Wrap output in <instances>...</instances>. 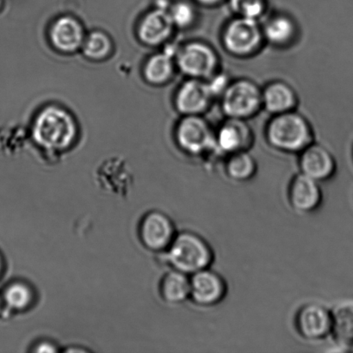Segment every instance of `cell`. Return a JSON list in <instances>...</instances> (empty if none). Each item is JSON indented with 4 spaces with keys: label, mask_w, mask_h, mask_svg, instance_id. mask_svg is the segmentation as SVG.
<instances>
[{
    "label": "cell",
    "mask_w": 353,
    "mask_h": 353,
    "mask_svg": "<svg viewBox=\"0 0 353 353\" xmlns=\"http://www.w3.org/2000/svg\"><path fill=\"white\" fill-rule=\"evenodd\" d=\"M261 26L266 46L278 50L295 47L302 32L296 17L282 10H270Z\"/></svg>",
    "instance_id": "obj_11"
},
{
    "label": "cell",
    "mask_w": 353,
    "mask_h": 353,
    "mask_svg": "<svg viewBox=\"0 0 353 353\" xmlns=\"http://www.w3.org/2000/svg\"><path fill=\"white\" fill-rule=\"evenodd\" d=\"M352 352H353V351H352Z\"/></svg>",
    "instance_id": "obj_32"
},
{
    "label": "cell",
    "mask_w": 353,
    "mask_h": 353,
    "mask_svg": "<svg viewBox=\"0 0 353 353\" xmlns=\"http://www.w3.org/2000/svg\"><path fill=\"white\" fill-rule=\"evenodd\" d=\"M333 326L331 339L343 352L353 351V303L339 304L332 309Z\"/></svg>",
    "instance_id": "obj_19"
},
{
    "label": "cell",
    "mask_w": 353,
    "mask_h": 353,
    "mask_svg": "<svg viewBox=\"0 0 353 353\" xmlns=\"http://www.w3.org/2000/svg\"><path fill=\"white\" fill-rule=\"evenodd\" d=\"M2 304H3L2 299H0V310H1Z\"/></svg>",
    "instance_id": "obj_30"
},
{
    "label": "cell",
    "mask_w": 353,
    "mask_h": 353,
    "mask_svg": "<svg viewBox=\"0 0 353 353\" xmlns=\"http://www.w3.org/2000/svg\"><path fill=\"white\" fill-rule=\"evenodd\" d=\"M190 276L170 269L162 276L160 294L168 305H183L190 301Z\"/></svg>",
    "instance_id": "obj_20"
},
{
    "label": "cell",
    "mask_w": 353,
    "mask_h": 353,
    "mask_svg": "<svg viewBox=\"0 0 353 353\" xmlns=\"http://www.w3.org/2000/svg\"><path fill=\"white\" fill-rule=\"evenodd\" d=\"M170 269L192 275L212 268L216 254L202 234L192 230L178 232L167 251L162 254Z\"/></svg>",
    "instance_id": "obj_2"
},
{
    "label": "cell",
    "mask_w": 353,
    "mask_h": 353,
    "mask_svg": "<svg viewBox=\"0 0 353 353\" xmlns=\"http://www.w3.org/2000/svg\"><path fill=\"white\" fill-rule=\"evenodd\" d=\"M296 157L299 172L317 182L330 181L336 174V158L330 148L316 141L304 148Z\"/></svg>",
    "instance_id": "obj_15"
},
{
    "label": "cell",
    "mask_w": 353,
    "mask_h": 353,
    "mask_svg": "<svg viewBox=\"0 0 353 353\" xmlns=\"http://www.w3.org/2000/svg\"><path fill=\"white\" fill-rule=\"evenodd\" d=\"M176 68L186 78L209 81L223 70L219 52L203 39H193L176 48Z\"/></svg>",
    "instance_id": "obj_5"
},
{
    "label": "cell",
    "mask_w": 353,
    "mask_h": 353,
    "mask_svg": "<svg viewBox=\"0 0 353 353\" xmlns=\"http://www.w3.org/2000/svg\"><path fill=\"white\" fill-rule=\"evenodd\" d=\"M176 48L174 50L163 52V53L154 55L148 61L145 68V75L148 81L154 84H163L172 77L174 74Z\"/></svg>",
    "instance_id": "obj_23"
},
{
    "label": "cell",
    "mask_w": 353,
    "mask_h": 353,
    "mask_svg": "<svg viewBox=\"0 0 353 353\" xmlns=\"http://www.w3.org/2000/svg\"><path fill=\"white\" fill-rule=\"evenodd\" d=\"M232 16L261 21L270 12L269 0H227Z\"/></svg>",
    "instance_id": "obj_24"
},
{
    "label": "cell",
    "mask_w": 353,
    "mask_h": 353,
    "mask_svg": "<svg viewBox=\"0 0 353 353\" xmlns=\"http://www.w3.org/2000/svg\"><path fill=\"white\" fill-rule=\"evenodd\" d=\"M299 103L296 89L285 79H272L262 85L263 112L270 116L299 110Z\"/></svg>",
    "instance_id": "obj_16"
},
{
    "label": "cell",
    "mask_w": 353,
    "mask_h": 353,
    "mask_svg": "<svg viewBox=\"0 0 353 353\" xmlns=\"http://www.w3.org/2000/svg\"><path fill=\"white\" fill-rule=\"evenodd\" d=\"M228 285L220 272L209 268L190 275V301L199 309L219 306L226 299Z\"/></svg>",
    "instance_id": "obj_9"
},
{
    "label": "cell",
    "mask_w": 353,
    "mask_h": 353,
    "mask_svg": "<svg viewBox=\"0 0 353 353\" xmlns=\"http://www.w3.org/2000/svg\"><path fill=\"white\" fill-rule=\"evenodd\" d=\"M264 134L266 143L273 150L296 157L316 141L312 123L299 110L271 116Z\"/></svg>",
    "instance_id": "obj_1"
},
{
    "label": "cell",
    "mask_w": 353,
    "mask_h": 353,
    "mask_svg": "<svg viewBox=\"0 0 353 353\" xmlns=\"http://www.w3.org/2000/svg\"><path fill=\"white\" fill-rule=\"evenodd\" d=\"M34 352H58L57 345L50 341L38 342L33 347Z\"/></svg>",
    "instance_id": "obj_27"
},
{
    "label": "cell",
    "mask_w": 353,
    "mask_h": 353,
    "mask_svg": "<svg viewBox=\"0 0 353 353\" xmlns=\"http://www.w3.org/2000/svg\"><path fill=\"white\" fill-rule=\"evenodd\" d=\"M200 7L194 1H179L172 6L169 12L176 28L179 29H192L199 22Z\"/></svg>",
    "instance_id": "obj_25"
},
{
    "label": "cell",
    "mask_w": 353,
    "mask_h": 353,
    "mask_svg": "<svg viewBox=\"0 0 353 353\" xmlns=\"http://www.w3.org/2000/svg\"><path fill=\"white\" fill-rule=\"evenodd\" d=\"M217 102L209 83L203 79L186 78L175 96V105L183 116H206Z\"/></svg>",
    "instance_id": "obj_12"
},
{
    "label": "cell",
    "mask_w": 353,
    "mask_h": 353,
    "mask_svg": "<svg viewBox=\"0 0 353 353\" xmlns=\"http://www.w3.org/2000/svg\"><path fill=\"white\" fill-rule=\"evenodd\" d=\"M50 37L52 43L58 50L71 52L81 46L84 33L77 21L72 17H64L54 23Z\"/></svg>",
    "instance_id": "obj_21"
},
{
    "label": "cell",
    "mask_w": 353,
    "mask_h": 353,
    "mask_svg": "<svg viewBox=\"0 0 353 353\" xmlns=\"http://www.w3.org/2000/svg\"><path fill=\"white\" fill-rule=\"evenodd\" d=\"M3 259H2V256L0 255V276H1V273H2V271H3Z\"/></svg>",
    "instance_id": "obj_29"
},
{
    "label": "cell",
    "mask_w": 353,
    "mask_h": 353,
    "mask_svg": "<svg viewBox=\"0 0 353 353\" xmlns=\"http://www.w3.org/2000/svg\"><path fill=\"white\" fill-rule=\"evenodd\" d=\"M324 199L321 183L297 172L287 187V201L290 209L300 216L314 214L323 205Z\"/></svg>",
    "instance_id": "obj_14"
},
{
    "label": "cell",
    "mask_w": 353,
    "mask_h": 353,
    "mask_svg": "<svg viewBox=\"0 0 353 353\" xmlns=\"http://www.w3.org/2000/svg\"><path fill=\"white\" fill-rule=\"evenodd\" d=\"M218 102L224 117L251 120L263 112L262 86L250 78H232Z\"/></svg>",
    "instance_id": "obj_4"
},
{
    "label": "cell",
    "mask_w": 353,
    "mask_h": 353,
    "mask_svg": "<svg viewBox=\"0 0 353 353\" xmlns=\"http://www.w3.org/2000/svg\"><path fill=\"white\" fill-rule=\"evenodd\" d=\"M175 26L167 9L158 8L148 13L139 29V36L144 43L160 44L170 37Z\"/></svg>",
    "instance_id": "obj_17"
},
{
    "label": "cell",
    "mask_w": 353,
    "mask_h": 353,
    "mask_svg": "<svg viewBox=\"0 0 353 353\" xmlns=\"http://www.w3.org/2000/svg\"><path fill=\"white\" fill-rule=\"evenodd\" d=\"M75 134V123L71 116L55 107L45 109L34 123V140L48 150H57L68 147Z\"/></svg>",
    "instance_id": "obj_7"
},
{
    "label": "cell",
    "mask_w": 353,
    "mask_h": 353,
    "mask_svg": "<svg viewBox=\"0 0 353 353\" xmlns=\"http://www.w3.org/2000/svg\"><path fill=\"white\" fill-rule=\"evenodd\" d=\"M293 323L296 334L303 341L318 343L331 337L333 312L323 303H306L296 310Z\"/></svg>",
    "instance_id": "obj_8"
},
{
    "label": "cell",
    "mask_w": 353,
    "mask_h": 353,
    "mask_svg": "<svg viewBox=\"0 0 353 353\" xmlns=\"http://www.w3.org/2000/svg\"><path fill=\"white\" fill-rule=\"evenodd\" d=\"M176 143L194 159H219L214 148V127L206 116H183L176 129Z\"/></svg>",
    "instance_id": "obj_6"
},
{
    "label": "cell",
    "mask_w": 353,
    "mask_h": 353,
    "mask_svg": "<svg viewBox=\"0 0 353 353\" xmlns=\"http://www.w3.org/2000/svg\"><path fill=\"white\" fill-rule=\"evenodd\" d=\"M112 43L109 37L102 32H93L84 43V52L88 57L101 59L110 53Z\"/></svg>",
    "instance_id": "obj_26"
},
{
    "label": "cell",
    "mask_w": 353,
    "mask_h": 353,
    "mask_svg": "<svg viewBox=\"0 0 353 353\" xmlns=\"http://www.w3.org/2000/svg\"><path fill=\"white\" fill-rule=\"evenodd\" d=\"M0 5H1V0H0Z\"/></svg>",
    "instance_id": "obj_31"
},
{
    "label": "cell",
    "mask_w": 353,
    "mask_h": 353,
    "mask_svg": "<svg viewBox=\"0 0 353 353\" xmlns=\"http://www.w3.org/2000/svg\"><path fill=\"white\" fill-rule=\"evenodd\" d=\"M221 161L223 174L231 182L248 183L258 174V162L251 151H241L228 155Z\"/></svg>",
    "instance_id": "obj_18"
},
{
    "label": "cell",
    "mask_w": 353,
    "mask_h": 353,
    "mask_svg": "<svg viewBox=\"0 0 353 353\" xmlns=\"http://www.w3.org/2000/svg\"><path fill=\"white\" fill-rule=\"evenodd\" d=\"M255 143V134L249 121L225 117L214 127V148L218 158L241 151H251Z\"/></svg>",
    "instance_id": "obj_10"
},
{
    "label": "cell",
    "mask_w": 353,
    "mask_h": 353,
    "mask_svg": "<svg viewBox=\"0 0 353 353\" xmlns=\"http://www.w3.org/2000/svg\"><path fill=\"white\" fill-rule=\"evenodd\" d=\"M36 296L33 287L23 281H16L6 287L2 302L7 309L15 313L26 312L34 305Z\"/></svg>",
    "instance_id": "obj_22"
},
{
    "label": "cell",
    "mask_w": 353,
    "mask_h": 353,
    "mask_svg": "<svg viewBox=\"0 0 353 353\" xmlns=\"http://www.w3.org/2000/svg\"><path fill=\"white\" fill-rule=\"evenodd\" d=\"M178 231L167 214L150 211L144 216L139 226V237L144 247L157 254H164L174 241Z\"/></svg>",
    "instance_id": "obj_13"
},
{
    "label": "cell",
    "mask_w": 353,
    "mask_h": 353,
    "mask_svg": "<svg viewBox=\"0 0 353 353\" xmlns=\"http://www.w3.org/2000/svg\"><path fill=\"white\" fill-rule=\"evenodd\" d=\"M200 8L214 9L227 3V0H192Z\"/></svg>",
    "instance_id": "obj_28"
},
{
    "label": "cell",
    "mask_w": 353,
    "mask_h": 353,
    "mask_svg": "<svg viewBox=\"0 0 353 353\" xmlns=\"http://www.w3.org/2000/svg\"><path fill=\"white\" fill-rule=\"evenodd\" d=\"M219 41L224 52L238 60L258 57L266 46L261 21L232 16L221 27Z\"/></svg>",
    "instance_id": "obj_3"
}]
</instances>
